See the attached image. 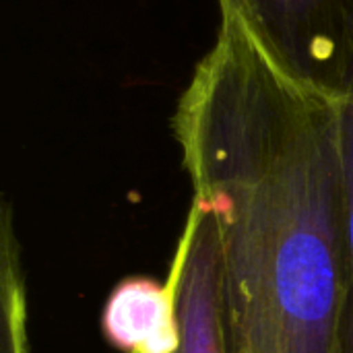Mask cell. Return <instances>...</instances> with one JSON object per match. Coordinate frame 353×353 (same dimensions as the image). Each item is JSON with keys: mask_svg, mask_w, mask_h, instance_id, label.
Returning <instances> with one entry per match:
<instances>
[{"mask_svg": "<svg viewBox=\"0 0 353 353\" xmlns=\"http://www.w3.org/2000/svg\"><path fill=\"white\" fill-rule=\"evenodd\" d=\"M172 130L219 234L225 353H339L345 165L337 99L277 70L228 19Z\"/></svg>", "mask_w": 353, "mask_h": 353, "instance_id": "1", "label": "cell"}, {"mask_svg": "<svg viewBox=\"0 0 353 353\" xmlns=\"http://www.w3.org/2000/svg\"><path fill=\"white\" fill-rule=\"evenodd\" d=\"M285 77L339 99L353 62V0H217Z\"/></svg>", "mask_w": 353, "mask_h": 353, "instance_id": "2", "label": "cell"}, {"mask_svg": "<svg viewBox=\"0 0 353 353\" xmlns=\"http://www.w3.org/2000/svg\"><path fill=\"white\" fill-rule=\"evenodd\" d=\"M168 285L174 294L180 345L174 353H225L221 329L219 234L211 209L192 199L172 259Z\"/></svg>", "mask_w": 353, "mask_h": 353, "instance_id": "3", "label": "cell"}, {"mask_svg": "<svg viewBox=\"0 0 353 353\" xmlns=\"http://www.w3.org/2000/svg\"><path fill=\"white\" fill-rule=\"evenodd\" d=\"M101 333L122 353H174L180 327L172 288L149 277L120 281L101 310Z\"/></svg>", "mask_w": 353, "mask_h": 353, "instance_id": "4", "label": "cell"}, {"mask_svg": "<svg viewBox=\"0 0 353 353\" xmlns=\"http://www.w3.org/2000/svg\"><path fill=\"white\" fill-rule=\"evenodd\" d=\"M0 353H31L25 273L10 207L0 215Z\"/></svg>", "mask_w": 353, "mask_h": 353, "instance_id": "5", "label": "cell"}, {"mask_svg": "<svg viewBox=\"0 0 353 353\" xmlns=\"http://www.w3.org/2000/svg\"><path fill=\"white\" fill-rule=\"evenodd\" d=\"M337 103L345 165V302L339 353H353V62L345 81V91L337 99Z\"/></svg>", "mask_w": 353, "mask_h": 353, "instance_id": "6", "label": "cell"}]
</instances>
